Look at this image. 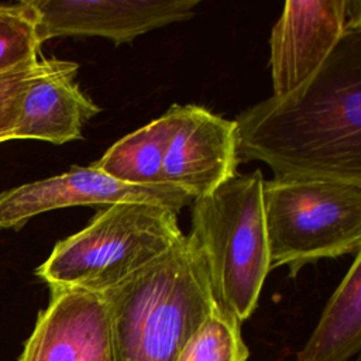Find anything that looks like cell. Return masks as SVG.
Listing matches in <instances>:
<instances>
[{"mask_svg":"<svg viewBox=\"0 0 361 361\" xmlns=\"http://www.w3.org/2000/svg\"><path fill=\"white\" fill-rule=\"evenodd\" d=\"M237 161H262L274 179L361 185V25L348 28L299 87L233 120Z\"/></svg>","mask_w":361,"mask_h":361,"instance_id":"1","label":"cell"},{"mask_svg":"<svg viewBox=\"0 0 361 361\" xmlns=\"http://www.w3.org/2000/svg\"><path fill=\"white\" fill-rule=\"evenodd\" d=\"M102 295L113 361H175L217 307L202 258L188 235Z\"/></svg>","mask_w":361,"mask_h":361,"instance_id":"2","label":"cell"},{"mask_svg":"<svg viewBox=\"0 0 361 361\" xmlns=\"http://www.w3.org/2000/svg\"><path fill=\"white\" fill-rule=\"evenodd\" d=\"M261 171L234 175L192 203V230L213 300L243 323L257 309L269 268Z\"/></svg>","mask_w":361,"mask_h":361,"instance_id":"3","label":"cell"},{"mask_svg":"<svg viewBox=\"0 0 361 361\" xmlns=\"http://www.w3.org/2000/svg\"><path fill=\"white\" fill-rule=\"evenodd\" d=\"M183 237L173 209L118 202L100 210L79 233L59 241L35 274L49 289L102 293L166 254Z\"/></svg>","mask_w":361,"mask_h":361,"instance_id":"4","label":"cell"},{"mask_svg":"<svg viewBox=\"0 0 361 361\" xmlns=\"http://www.w3.org/2000/svg\"><path fill=\"white\" fill-rule=\"evenodd\" d=\"M269 268L299 269L323 258L360 252L361 185L334 179L264 180Z\"/></svg>","mask_w":361,"mask_h":361,"instance_id":"5","label":"cell"},{"mask_svg":"<svg viewBox=\"0 0 361 361\" xmlns=\"http://www.w3.org/2000/svg\"><path fill=\"white\" fill-rule=\"evenodd\" d=\"M355 25H361L358 0H288L269 39L274 96L306 82Z\"/></svg>","mask_w":361,"mask_h":361,"instance_id":"6","label":"cell"},{"mask_svg":"<svg viewBox=\"0 0 361 361\" xmlns=\"http://www.w3.org/2000/svg\"><path fill=\"white\" fill-rule=\"evenodd\" d=\"M193 197L182 189L162 183L128 185L93 165L73 166L68 172L24 183L0 193V228H21L31 217L72 206H110L118 202L162 204L179 213Z\"/></svg>","mask_w":361,"mask_h":361,"instance_id":"7","label":"cell"},{"mask_svg":"<svg viewBox=\"0 0 361 361\" xmlns=\"http://www.w3.org/2000/svg\"><path fill=\"white\" fill-rule=\"evenodd\" d=\"M38 42L55 37H103L116 45L188 20L199 0H25Z\"/></svg>","mask_w":361,"mask_h":361,"instance_id":"8","label":"cell"},{"mask_svg":"<svg viewBox=\"0 0 361 361\" xmlns=\"http://www.w3.org/2000/svg\"><path fill=\"white\" fill-rule=\"evenodd\" d=\"M173 109L164 182L197 199L237 175L235 124L200 106L173 104Z\"/></svg>","mask_w":361,"mask_h":361,"instance_id":"9","label":"cell"},{"mask_svg":"<svg viewBox=\"0 0 361 361\" xmlns=\"http://www.w3.org/2000/svg\"><path fill=\"white\" fill-rule=\"evenodd\" d=\"M18 361H113L102 293L54 288Z\"/></svg>","mask_w":361,"mask_h":361,"instance_id":"10","label":"cell"},{"mask_svg":"<svg viewBox=\"0 0 361 361\" xmlns=\"http://www.w3.org/2000/svg\"><path fill=\"white\" fill-rule=\"evenodd\" d=\"M79 65L45 59L44 69L30 83L20 106L14 138L65 144L82 138L83 126L100 109L76 82Z\"/></svg>","mask_w":361,"mask_h":361,"instance_id":"11","label":"cell"},{"mask_svg":"<svg viewBox=\"0 0 361 361\" xmlns=\"http://www.w3.org/2000/svg\"><path fill=\"white\" fill-rule=\"evenodd\" d=\"M361 348V254L329 299L296 361H348Z\"/></svg>","mask_w":361,"mask_h":361,"instance_id":"12","label":"cell"},{"mask_svg":"<svg viewBox=\"0 0 361 361\" xmlns=\"http://www.w3.org/2000/svg\"><path fill=\"white\" fill-rule=\"evenodd\" d=\"M175 124L173 106L159 118L124 135L92 164L107 176L128 185L154 186L164 182V159Z\"/></svg>","mask_w":361,"mask_h":361,"instance_id":"13","label":"cell"},{"mask_svg":"<svg viewBox=\"0 0 361 361\" xmlns=\"http://www.w3.org/2000/svg\"><path fill=\"white\" fill-rule=\"evenodd\" d=\"M250 350L241 323L214 309L180 350L175 361H247Z\"/></svg>","mask_w":361,"mask_h":361,"instance_id":"14","label":"cell"},{"mask_svg":"<svg viewBox=\"0 0 361 361\" xmlns=\"http://www.w3.org/2000/svg\"><path fill=\"white\" fill-rule=\"evenodd\" d=\"M39 48L35 17L27 1L0 4V73L39 59Z\"/></svg>","mask_w":361,"mask_h":361,"instance_id":"15","label":"cell"},{"mask_svg":"<svg viewBox=\"0 0 361 361\" xmlns=\"http://www.w3.org/2000/svg\"><path fill=\"white\" fill-rule=\"evenodd\" d=\"M44 66L45 59H37L0 73V142L14 140L24 93Z\"/></svg>","mask_w":361,"mask_h":361,"instance_id":"16","label":"cell"}]
</instances>
